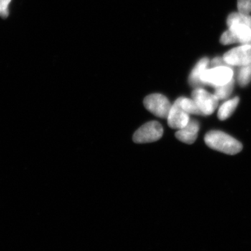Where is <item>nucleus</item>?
Instances as JSON below:
<instances>
[{"mask_svg": "<svg viewBox=\"0 0 251 251\" xmlns=\"http://www.w3.org/2000/svg\"><path fill=\"white\" fill-rule=\"evenodd\" d=\"M206 145L213 150L229 155L237 154L242 150L240 142L220 130H211L204 137Z\"/></svg>", "mask_w": 251, "mask_h": 251, "instance_id": "nucleus-1", "label": "nucleus"}, {"mask_svg": "<svg viewBox=\"0 0 251 251\" xmlns=\"http://www.w3.org/2000/svg\"><path fill=\"white\" fill-rule=\"evenodd\" d=\"M233 71L230 68L219 66L212 69H206L201 76V81L203 85L219 87L230 82L233 79Z\"/></svg>", "mask_w": 251, "mask_h": 251, "instance_id": "nucleus-2", "label": "nucleus"}, {"mask_svg": "<svg viewBox=\"0 0 251 251\" xmlns=\"http://www.w3.org/2000/svg\"><path fill=\"white\" fill-rule=\"evenodd\" d=\"M144 105L147 110L159 118L167 119L171 110V102L164 95L153 94L148 96L144 100Z\"/></svg>", "mask_w": 251, "mask_h": 251, "instance_id": "nucleus-3", "label": "nucleus"}, {"mask_svg": "<svg viewBox=\"0 0 251 251\" xmlns=\"http://www.w3.org/2000/svg\"><path fill=\"white\" fill-rule=\"evenodd\" d=\"M191 96L203 115H210L218 108L219 99L217 97L202 88H196L193 90Z\"/></svg>", "mask_w": 251, "mask_h": 251, "instance_id": "nucleus-4", "label": "nucleus"}, {"mask_svg": "<svg viewBox=\"0 0 251 251\" xmlns=\"http://www.w3.org/2000/svg\"><path fill=\"white\" fill-rule=\"evenodd\" d=\"M163 128L158 122H148L142 126L133 135V141L136 143H148L157 141L163 136Z\"/></svg>", "mask_w": 251, "mask_h": 251, "instance_id": "nucleus-5", "label": "nucleus"}, {"mask_svg": "<svg viewBox=\"0 0 251 251\" xmlns=\"http://www.w3.org/2000/svg\"><path fill=\"white\" fill-rule=\"evenodd\" d=\"M226 64L231 66H242L251 64V45H243L234 48L224 56Z\"/></svg>", "mask_w": 251, "mask_h": 251, "instance_id": "nucleus-6", "label": "nucleus"}, {"mask_svg": "<svg viewBox=\"0 0 251 251\" xmlns=\"http://www.w3.org/2000/svg\"><path fill=\"white\" fill-rule=\"evenodd\" d=\"M169 126L172 128L181 129L186 126L190 121L189 114L184 111L176 103L172 105L168 116L167 117Z\"/></svg>", "mask_w": 251, "mask_h": 251, "instance_id": "nucleus-7", "label": "nucleus"}, {"mask_svg": "<svg viewBox=\"0 0 251 251\" xmlns=\"http://www.w3.org/2000/svg\"><path fill=\"white\" fill-rule=\"evenodd\" d=\"M199 129L198 122L195 120H190L186 126L176 132L175 136L180 141L191 145L197 139Z\"/></svg>", "mask_w": 251, "mask_h": 251, "instance_id": "nucleus-8", "label": "nucleus"}, {"mask_svg": "<svg viewBox=\"0 0 251 251\" xmlns=\"http://www.w3.org/2000/svg\"><path fill=\"white\" fill-rule=\"evenodd\" d=\"M229 27L236 43H240L243 45H251V27L239 23L231 25Z\"/></svg>", "mask_w": 251, "mask_h": 251, "instance_id": "nucleus-9", "label": "nucleus"}, {"mask_svg": "<svg viewBox=\"0 0 251 251\" xmlns=\"http://www.w3.org/2000/svg\"><path fill=\"white\" fill-rule=\"evenodd\" d=\"M209 63V59L204 57V58L201 59L197 63L196 67L193 68L189 76V82L193 87H196L203 85L202 81H201V76L204 71L207 69Z\"/></svg>", "mask_w": 251, "mask_h": 251, "instance_id": "nucleus-10", "label": "nucleus"}, {"mask_svg": "<svg viewBox=\"0 0 251 251\" xmlns=\"http://www.w3.org/2000/svg\"><path fill=\"white\" fill-rule=\"evenodd\" d=\"M239 103V98L237 97L229 99V100L222 104L219 109V111H218V117H219V120L224 121V120L228 119L233 114Z\"/></svg>", "mask_w": 251, "mask_h": 251, "instance_id": "nucleus-11", "label": "nucleus"}, {"mask_svg": "<svg viewBox=\"0 0 251 251\" xmlns=\"http://www.w3.org/2000/svg\"><path fill=\"white\" fill-rule=\"evenodd\" d=\"M175 103L189 115H202L193 99L180 97L175 100Z\"/></svg>", "mask_w": 251, "mask_h": 251, "instance_id": "nucleus-12", "label": "nucleus"}, {"mask_svg": "<svg viewBox=\"0 0 251 251\" xmlns=\"http://www.w3.org/2000/svg\"><path fill=\"white\" fill-rule=\"evenodd\" d=\"M227 23L228 26L239 23L251 27V16L241 13H232L227 18Z\"/></svg>", "mask_w": 251, "mask_h": 251, "instance_id": "nucleus-13", "label": "nucleus"}, {"mask_svg": "<svg viewBox=\"0 0 251 251\" xmlns=\"http://www.w3.org/2000/svg\"><path fill=\"white\" fill-rule=\"evenodd\" d=\"M234 85V80L232 79L230 82L226 84V85L216 87L214 95L217 97L219 100H224V99H227L232 94V91H233Z\"/></svg>", "mask_w": 251, "mask_h": 251, "instance_id": "nucleus-14", "label": "nucleus"}, {"mask_svg": "<svg viewBox=\"0 0 251 251\" xmlns=\"http://www.w3.org/2000/svg\"><path fill=\"white\" fill-rule=\"evenodd\" d=\"M237 80L242 87L249 85L251 81V64L242 66L238 74Z\"/></svg>", "mask_w": 251, "mask_h": 251, "instance_id": "nucleus-15", "label": "nucleus"}, {"mask_svg": "<svg viewBox=\"0 0 251 251\" xmlns=\"http://www.w3.org/2000/svg\"><path fill=\"white\" fill-rule=\"evenodd\" d=\"M237 8L241 14L249 15L251 12V0H238Z\"/></svg>", "mask_w": 251, "mask_h": 251, "instance_id": "nucleus-16", "label": "nucleus"}, {"mask_svg": "<svg viewBox=\"0 0 251 251\" xmlns=\"http://www.w3.org/2000/svg\"><path fill=\"white\" fill-rule=\"evenodd\" d=\"M11 0H0V16L6 18L9 16V6Z\"/></svg>", "mask_w": 251, "mask_h": 251, "instance_id": "nucleus-17", "label": "nucleus"}, {"mask_svg": "<svg viewBox=\"0 0 251 251\" xmlns=\"http://www.w3.org/2000/svg\"><path fill=\"white\" fill-rule=\"evenodd\" d=\"M220 41L224 45H229V44H235L236 43L232 32L229 29L227 31H225L224 34H222Z\"/></svg>", "mask_w": 251, "mask_h": 251, "instance_id": "nucleus-18", "label": "nucleus"}, {"mask_svg": "<svg viewBox=\"0 0 251 251\" xmlns=\"http://www.w3.org/2000/svg\"><path fill=\"white\" fill-rule=\"evenodd\" d=\"M224 64H226V63L224 62V59L221 58V57H216L211 61V65L213 66V67L224 66Z\"/></svg>", "mask_w": 251, "mask_h": 251, "instance_id": "nucleus-19", "label": "nucleus"}]
</instances>
